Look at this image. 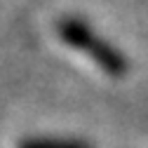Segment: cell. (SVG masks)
<instances>
[{"label": "cell", "instance_id": "cell-1", "mask_svg": "<svg viewBox=\"0 0 148 148\" xmlns=\"http://www.w3.org/2000/svg\"><path fill=\"white\" fill-rule=\"evenodd\" d=\"M57 31H59V35L64 38L66 45H71L73 49H80L82 54H87V57L94 61L106 75L122 78L127 73L129 64L125 59V54L118 47H113L110 42H106L101 35H97L82 19H75V16L61 19L59 26H57Z\"/></svg>", "mask_w": 148, "mask_h": 148}, {"label": "cell", "instance_id": "cell-2", "mask_svg": "<svg viewBox=\"0 0 148 148\" xmlns=\"http://www.w3.org/2000/svg\"><path fill=\"white\" fill-rule=\"evenodd\" d=\"M19 148H92V146L75 139H28L21 141Z\"/></svg>", "mask_w": 148, "mask_h": 148}]
</instances>
